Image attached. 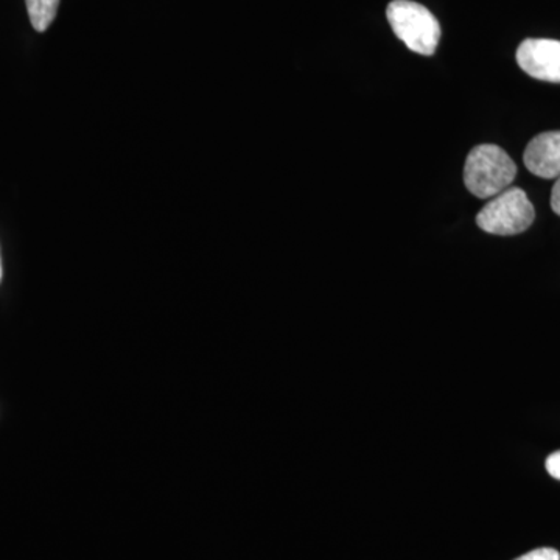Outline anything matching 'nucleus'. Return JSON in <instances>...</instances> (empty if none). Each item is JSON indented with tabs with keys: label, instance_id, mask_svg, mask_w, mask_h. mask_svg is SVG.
Masks as SVG:
<instances>
[{
	"label": "nucleus",
	"instance_id": "1",
	"mask_svg": "<svg viewBox=\"0 0 560 560\" xmlns=\"http://www.w3.org/2000/svg\"><path fill=\"white\" fill-rule=\"evenodd\" d=\"M517 176V165L510 154L497 145H478L470 151L464 165L467 190L480 200L493 198L510 189Z\"/></svg>",
	"mask_w": 560,
	"mask_h": 560
},
{
	"label": "nucleus",
	"instance_id": "2",
	"mask_svg": "<svg viewBox=\"0 0 560 560\" xmlns=\"http://www.w3.org/2000/svg\"><path fill=\"white\" fill-rule=\"evenodd\" d=\"M390 28L405 46L419 55L431 57L441 38L440 22L429 9L411 0H393L386 10Z\"/></svg>",
	"mask_w": 560,
	"mask_h": 560
},
{
	"label": "nucleus",
	"instance_id": "3",
	"mask_svg": "<svg viewBox=\"0 0 560 560\" xmlns=\"http://www.w3.org/2000/svg\"><path fill=\"white\" fill-rule=\"evenodd\" d=\"M536 210L525 190L511 187L493 197L477 215L482 231L493 235H517L528 230Z\"/></svg>",
	"mask_w": 560,
	"mask_h": 560
},
{
	"label": "nucleus",
	"instance_id": "4",
	"mask_svg": "<svg viewBox=\"0 0 560 560\" xmlns=\"http://www.w3.org/2000/svg\"><path fill=\"white\" fill-rule=\"evenodd\" d=\"M517 62L533 79L560 83V40H523L518 46Z\"/></svg>",
	"mask_w": 560,
	"mask_h": 560
},
{
	"label": "nucleus",
	"instance_id": "5",
	"mask_svg": "<svg viewBox=\"0 0 560 560\" xmlns=\"http://www.w3.org/2000/svg\"><path fill=\"white\" fill-rule=\"evenodd\" d=\"M526 168L533 175L545 179L560 176V131L541 132L536 136L523 154Z\"/></svg>",
	"mask_w": 560,
	"mask_h": 560
},
{
	"label": "nucleus",
	"instance_id": "6",
	"mask_svg": "<svg viewBox=\"0 0 560 560\" xmlns=\"http://www.w3.org/2000/svg\"><path fill=\"white\" fill-rule=\"evenodd\" d=\"M28 18L36 32H46L58 13L60 0H25Z\"/></svg>",
	"mask_w": 560,
	"mask_h": 560
},
{
	"label": "nucleus",
	"instance_id": "7",
	"mask_svg": "<svg viewBox=\"0 0 560 560\" xmlns=\"http://www.w3.org/2000/svg\"><path fill=\"white\" fill-rule=\"evenodd\" d=\"M515 560H560V555L555 548H537Z\"/></svg>",
	"mask_w": 560,
	"mask_h": 560
},
{
	"label": "nucleus",
	"instance_id": "8",
	"mask_svg": "<svg viewBox=\"0 0 560 560\" xmlns=\"http://www.w3.org/2000/svg\"><path fill=\"white\" fill-rule=\"evenodd\" d=\"M547 470L556 480H560V451L552 453L547 459Z\"/></svg>",
	"mask_w": 560,
	"mask_h": 560
},
{
	"label": "nucleus",
	"instance_id": "9",
	"mask_svg": "<svg viewBox=\"0 0 560 560\" xmlns=\"http://www.w3.org/2000/svg\"><path fill=\"white\" fill-rule=\"evenodd\" d=\"M551 208L558 215H560V176L556 180L555 187L551 191Z\"/></svg>",
	"mask_w": 560,
	"mask_h": 560
},
{
	"label": "nucleus",
	"instance_id": "10",
	"mask_svg": "<svg viewBox=\"0 0 560 560\" xmlns=\"http://www.w3.org/2000/svg\"><path fill=\"white\" fill-rule=\"evenodd\" d=\"M2 275H3V271H2V259H0V282H2Z\"/></svg>",
	"mask_w": 560,
	"mask_h": 560
}]
</instances>
